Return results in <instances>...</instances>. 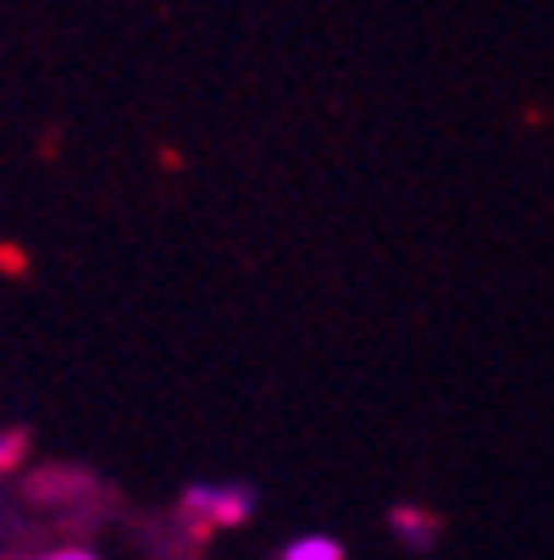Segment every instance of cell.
<instances>
[{
	"label": "cell",
	"instance_id": "1",
	"mask_svg": "<svg viewBox=\"0 0 554 560\" xmlns=\"http://www.w3.org/2000/svg\"><path fill=\"white\" fill-rule=\"evenodd\" d=\"M178 516L195 522V527H211V533L245 527L256 516V489L233 483V477H200V483H189L178 494Z\"/></svg>",
	"mask_w": 554,
	"mask_h": 560
},
{
	"label": "cell",
	"instance_id": "2",
	"mask_svg": "<svg viewBox=\"0 0 554 560\" xmlns=\"http://www.w3.org/2000/svg\"><path fill=\"white\" fill-rule=\"evenodd\" d=\"M388 527H393V538H405L411 549H433L438 544V516L422 511V505H393Z\"/></svg>",
	"mask_w": 554,
	"mask_h": 560
},
{
	"label": "cell",
	"instance_id": "3",
	"mask_svg": "<svg viewBox=\"0 0 554 560\" xmlns=\"http://www.w3.org/2000/svg\"><path fill=\"white\" fill-rule=\"evenodd\" d=\"M278 560H350V555H344V544L333 533H299V538H288L278 549Z\"/></svg>",
	"mask_w": 554,
	"mask_h": 560
},
{
	"label": "cell",
	"instance_id": "4",
	"mask_svg": "<svg viewBox=\"0 0 554 560\" xmlns=\"http://www.w3.org/2000/svg\"><path fill=\"white\" fill-rule=\"evenodd\" d=\"M34 560H101V555L84 549V544H61V549H45V555H34Z\"/></svg>",
	"mask_w": 554,
	"mask_h": 560
},
{
	"label": "cell",
	"instance_id": "5",
	"mask_svg": "<svg viewBox=\"0 0 554 560\" xmlns=\"http://www.w3.org/2000/svg\"><path fill=\"white\" fill-rule=\"evenodd\" d=\"M17 455H23V433H7V439H0V471H12Z\"/></svg>",
	"mask_w": 554,
	"mask_h": 560
}]
</instances>
